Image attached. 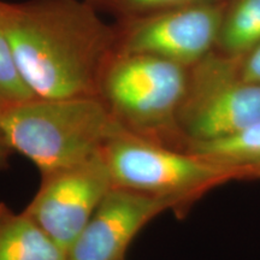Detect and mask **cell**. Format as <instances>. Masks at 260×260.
<instances>
[{
  "instance_id": "4",
  "label": "cell",
  "mask_w": 260,
  "mask_h": 260,
  "mask_svg": "<svg viewBox=\"0 0 260 260\" xmlns=\"http://www.w3.org/2000/svg\"><path fill=\"white\" fill-rule=\"evenodd\" d=\"M112 186L174 201L183 211L213 188L233 181L225 169L186 149L170 147L126 132L103 152Z\"/></svg>"
},
{
  "instance_id": "1",
  "label": "cell",
  "mask_w": 260,
  "mask_h": 260,
  "mask_svg": "<svg viewBox=\"0 0 260 260\" xmlns=\"http://www.w3.org/2000/svg\"><path fill=\"white\" fill-rule=\"evenodd\" d=\"M0 21L35 98L99 96L117 41L92 6L79 0H0Z\"/></svg>"
},
{
  "instance_id": "10",
  "label": "cell",
  "mask_w": 260,
  "mask_h": 260,
  "mask_svg": "<svg viewBox=\"0 0 260 260\" xmlns=\"http://www.w3.org/2000/svg\"><path fill=\"white\" fill-rule=\"evenodd\" d=\"M0 260H68V254L24 211L0 203Z\"/></svg>"
},
{
  "instance_id": "15",
  "label": "cell",
  "mask_w": 260,
  "mask_h": 260,
  "mask_svg": "<svg viewBox=\"0 0 260 260\" xmlns=\"http://www.w3.org/2000/svg\"><path fill=\"white\" fill-rule=\"evenodd\" d=\"M12 148L10 147L8 139H6L4 129L2 124V111H0V171L5 170L9 167V159L12 153Z\"/></svg>"
},
{
  "instance_id": "5",
  "label": "cell",
  "mask_w": 260,
  "mask_h": 260,
  "mask_svg": "<svg viewBox=\"0 0 260 260\" xmlns=\"http://www.w3.org/2000/svg\"><path fill=\"white\" fill-rule=\"evenodd\" d=\"M191 68L178 113L184 146L225 138L260 121V83L243 79L241 57L210 53Z\"/></svg>"
},
{
  "instance_id": "6",
  "label": "cell",
  "mask_w": 260,
  "mask_h": 260,
  "mask_svg": "<svg viewBox=\"0 0 260 260\" xmlns=\"http://www.w3.org/2000/svg\"><path fill=\"white\" fill-rule=\"evenodd\" d=\"M112 187L106 160L100 153L42 176L41 186L24 212L68 254Z\"/></svg>"
},
{
  "instance_id": "13",
  "label": "cell",
  "mask_w": 260,
  "mask_h": 260,
  "mask_svg": "<svg viewBox=\"0 0 260 260\" xmlns=\"http://www.w3.org/2000/svg\"><path fill=\"white\" fill-rule=\"evenodd\" d=\"M109 5L128 11H148V10H169L199 3L218 2V0H100Z\"/></svg>"
},
{
  "instance_id": "11",
  "label": "cell",
  "mask_w": 260,
  "mask_h": 260,
  "mask_svg": "<svg viewBox=\"0 0 260 260\" xmlns=\"http://www.w3.org/2000/svg\"><path fill=\"white\" fill-rule=\"evenodd\" d=\"M260 44V0H235L224 14L217 46L220 53L245 57Z\"/></svg>"
},
{
  "instance_id": "9",
  "label": "cell",
  "mask_w": 260,
  "mask_h": 260,
  "mask_svg": "<svg viewBox=\"0 0 260 260\" xmlns=\"http://www.w3.org/2000/svg\"><path fill=\"white\" fill-rule=\"evenodd\" d=\"M184 149L225 169L234 180L260 178V121L225 138L188 142Z\"/></svg>"
},
{
  "instance_id": "14",
  "label": "cell",
  "mask_w": 260,
  "mask_h": 260,
  "mask_svg": "<svg viewBox=\"0 0 260 260\" xmlns=\"http://www.w3.org/2000/svg\"><path fill=\"white\" fill-rule=\"evenodd\" d=\"M241 75L246 81L260 83V44L241 58Z\"/></svg>"
},
{
  "instance_id": "12",
  "label": "cell",
  "mask_w": 260,
  "mask_h": 260,
  "mask_svg": "<svg viewBox=\"0 0 260 260\" xmlns=\"http://www.w3.org/2000/svg\"><path fill=\"white\" fill-rule=\"evenodd\" d=\"M16 65L11 46L0 21V111L34 99Z\"/></svg>"
},
{
  "instance_id": "8",
  "label": "cell",
  "mask_w": 260,
  "mask_h": 260,
  "mask_svg": "<svg viewBox=\"0 0 260 260\" xmlns=\"http://www.w3.org/2000/svg\"><path fill=\"white\" fill-rule=\"evenodd\" d=\"M167 210H177L176 204L112 187L68 252V260H124L140 230Z\"/></svg>"
},
{
  "instance_id": "7",
  "label": "cell",
  "mask_w": 260,
  "mask_h": 260,
  "mask_svg": "<svg viewBox=\"0 0 260 260\" xmlns=\"http://www.w3.org/2000/svg\"><path fill=\"white\" fill-rule=\"evenodd\" d=\"M224 14L218 2L158 11L130 24L116 53L151 54L191 68L217 46Z\"/></svg>"
},
{
  "instance_id": "2",
  "label": "cell",
  "mask_w": 260,
  "mask_h": 260,
  "mask_svg": "<svg viewBox=\"0 0 260 260\" xmlns=\"http://www.w3.org/2000/svg\"><path fill=\"white\" fill-rule=\"evenodd\" d=\"M2 124L12 151L42 176L89 160L128 132L100 96L34 98L3 111Z\"/></svg>"
},
{
  "instance_id": "3",
  "label": "cell",
  "mask_w": 260,
  "mask_h": 260,
  "mask_svg": "<svg viewBox=\"0 0 260 260\" xmlns=\"http://www.w3.org/2000/svg\"><path fill=\"white\" fill-rule=\"evenodd\" d=\"M188 69L151 54L115 53L99 96L129 133L184 149L178 113L189 84Z\"/></svg>"
}]
</instances>
